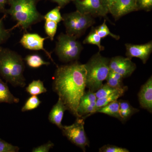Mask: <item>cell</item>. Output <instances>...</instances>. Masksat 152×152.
<instances>
[{
	"instance_id": "e0dca14e",
	"label": "cell",
	"mask_w": 152,
	"mask_h": 152,
	"mask_svg": "<svg viewBox=\"0 0 152 152\" xmlns=\"http://www.w3.org/2000/svg\"><path fill=\"white\" fill-rule=\"evenodd\" d=\"M101 113L108 115L110 116L114 117L118 119L121 121L120 113V103L119 101L112 102L98 109L96 113Z\"/></svg>"
},
{
	"instance_id": "30bf717a",
	"label": "cell",
	"mask_w": 152,
	"mask_h": 152,
	"mask_svg": "<svg viewBox=\"0 0 152 152\" xmlns=\"http://www.w3.org/2000/svg\"><path fill=\"white\" fill-rule=\"evenodd\" d=\"M109 66L110 70L120 74L124 78L130 77L137 69L135 64L131 59L121 56L110 59Z\"/></svg>"
},
{
	"instance_id": "3957f363",
	"label": "cell",
	"mask_w": 152,
	"mask_h": 152,
	"mask_svg": "<svg viewBox=\"0 0 152 152\" xmlns=\"http://www.w3.org/2000/svg\"><path fill=\"white\" fill-rule=\"evenodd\" d=\"M24 60L16 52L0 48V76L14 87L26 86Z\"/></svg>"
},
{
	"instance_id": "7402d4cb",
	"label": "cell",
	"mask_w": 152,
	"mask_h": 152,
	"mask_svg": "<svg viewBox=\"0 0 152 152\" xmlns=\"http://www.w3.org/2000/svg\"><path fill=\"white\" fill-rule=\"evenodd\" d=\"M102 39L96 31L95 28L92 27L89 34L86 37L83 42L84 44H92L99 48V52L104 50V48L101 45Z\"/></svg>"
},
{
	"instance_id": "4fadbf2b",
	"label": "cell",
	"mask_w": 152,
	"mask_h": 152,
	"mask_svg": "<svg viewBox=\"0 0 152 152\" xmlns=\"http://www.w3.org/2000/svg\"><path fill=\"white\" fill-rule=\"evenodd\" d=\"M139 103L142 108L152 113V77L141 87L138 94Z\"/></svg>"
},
{
	"instance_id": "cb8c5ba5",
	"label": "cell",
	"mask_w": 152,
	"mask_h": 152,
	"mask_svg": "<svg viewBox=\"0 0 152 152\" xmlns=\"http://www.w3.org/2000/svg\"><path fill=\"white\" fill-rule=\"evenodd\" d=\"M96 31L101 39H104L107 36H110L116 40L119 39L120 36L114 34L111 32L107 26L106 24V20H104V23L100 26L95 28Z\"/></svg>"
},
{
	"instance_id": "d6a6232c",
	"label": "cell",
	"mask_w": 152,
	"mask_h": 152,
	"mask_svg": "<svg viewBox=\"0 0 152 152\" xmlns=\"http://www.w3.org/2000/svg\"><path fill=\"white\" fill-rule=\"evenodd\" d=\"M54 144L50 141H49L46 143L41 145L33 149L32 152H48L50 149L53 148Z\"/></svg>"
},
{
	"instance_id": "1f68e13d",
	"label": "cell",
	"mask_w": 152,
	"mask_h": 152,
	"mask_svg": "<svg viewBox=\"0 0 152 152\" xmlns=\"http://www.w3.org/2000/svg\"><path fill=\"white\" fill-rule=\"evenodd\" d=\"M138 10H143L148 12L152 9V0H137Z\"/></svg>"
},
{
	"instance_id": "83f0119b",
	"label": "cell",
	"mask_w": 152,
	"mask_h": 152,
	"mask_svg": "<svg viewBox=\"0 0 152 152\" xmlns=\"http://www.w3.org/2000/svg\"><path fill=\"white\" fill-rule=\"evenodd\" d=\"M118 88H115L110 86L107 83L103 84L102 86L95 92L97 99H102L113 93Z\"/></svg>"
},
{
	"instance_id": "ffe728a7",
	"label": "cell",
	"mask_w": 152,
	"mask_h": 152,
	"mask_svg": "<svg viewBox=\"0 0 152 152\" xmlns=\"http://www.w3.org/2000/svg\"><path fill=\"white\" fill-rule=\"evenodd\" d=\"M26 90L27 92L31 96H37L47 92L43 82L40 80H33L26 88Z\"/></svg>"
},
{
	"instance_id": "5b68a950",
	"label": "cell",
	"mask_w": 152,
	"mask_h": 152,
	"mask_svg": "<svg viewBox=\"0 0 152 152\" xmlns=\"http://www.w3.org/2000/svg\"><path fill=\"white\" fill-rule=\"evenodd\" d=\"M77 39L61 33L57 37L55 52L59 60L68 63L77 61L83 47Z\"/></svg>"
},
{
	"instance_id": "f546056e",
	"label": "cell",
	"mask_w": 152,
	"mask_h": 152,
	"mask_svg": "<svg viewBox=\"0 0 152 152\" xmlns=\"http://www.w3.org/2000/svg\"><path fill=\"white\" fill-rule=\"evenodd\" d=\"M20 148L0 139V152H18Z\"/></svg>"
},
{
	"instance_id": "7c38bea8",
	"label": "cell",
	"mask_w": 152,
	"mask_h": 152,
	"mask_svg": "<svg viewBox=\"0 0 152 152\" xmlns=\"http://www.w3.org/2000/svg\"><path fill=\"white\" fill-rule=\"evenodd\" d=\"M125 46L126 55L128 58L131 59L134 57L139 58L144 64L147 62L152 51L151 41L143 45L126 44Z\"/></svg>"
},
{
	"instance_id": "8992f818",
	"label": "cell",
	"mask_w": 152,
	"mask_h": 152,
	"mask_svg": "<svg viewBox=\"0 0 152 152\" xmlns=\"http://www.w3.org/2000/svg\"><path fill=\"white\" fill-rule=\"evenodd\" d=\"M62 17L66 34L77 39L83 36L86 31L95 23L92 16L89 14L82 13L77 10L64 14Z\"/></svg>"
},
{
	"instance_id": "2e32d148",
	"label": "cell",
	"mask_w": 152,
	"mask_h": 152,
	"mask_svg": "<svg viewBox=\"0 0 152 152\" xmlns=\"http://www.w3.org/2000/svg\"><path fill=\"white\" fill-rule=\"evenodd\" d=\"M19 102L20 99L11 93L7 83L0 79V103L11 104L18 103Z\"/></svg>"
},
{
	"instance_id": "ac0fdd59",
	"label": "cell",
	"mask_w": 152,
	"mask_h": 152,
	"mask_svg": "<svg viewBox=\"0 0 152 152\" xmlns=\"http://www.w3.org/2000/svg\"><path fill=\"white\" fill-rule=\"evenodd\" d=\"M120 113L122 122L124 123L132 115L139 112L138 109L135 108L128 101L119 100Z\"/></svg>"
},
{
	"instance_id": "e575fe53",
	"label": "cell",
	"mask_w": 152,
	"mask_h": 152,
	"mask_svg": "<svg viewBox=\"0 0 152 152\" xmlns=\"http://www.w3.org/2000/svg\"><path fill=\"white\" fill-rule=\"evenodd\" d=\"M9 0H0V13H6V5Z\"/></svg>"
},
{
	"instance_id": "836d02e7",
	"label": "cell",
	"mask_w": 152,
	"mask_h": 152,
	"mask_svg": "<svg viewBox=\"0 0 152 152\" xmlns=\"http://www.w3.org/2000/svg\"><path fill=\"white\" fill-rule=\"evenodd\" d=\"M51 1L57 3L58 6L61 8H63L68 4H69L71 2L73 1V0H49Z\"/></svg>"
},
{
	"instance_id": "5bb4252c",
	"label": "cell",
	"mask_w": 152,
	"mask_h": 152,
	"mask_svg": "<svg viewBox=\"0 0 152 152\" xmlns=\"http://www.w3.org/2000/svg\"><path fill=\"white\" fill-rule=\"evenodd\" d=\"M66 110H67L66 107L61 99L58 98V102L53 106L49 114V121L61 130L64 126L62 124V121Z\"/></svg>"
},
{
	"instance_id": "ba28073f",
	"label": "cell",
	"mask_w": 152,
	"mask_h": 152,
	"mask_svg": "<svg viewBox=\"0 0 152 152\" xmlns=\"http://www.w3.org/2000/svg\"><path fill=\"white\" fill-rule=\"evenodd\" d=\"M77 10L92 16L105 17L109 12L104 6L102 0H73Z\"/></svg>"
},
{
	"instance_id": "4316f807",
	"label": "cell",
	"mask_w": 152,
	"mask_h": 152,
	"mask_svg": "<svg viewBox=\"0 0 152 152\" xmlns=\"http://www.w3.org/2000/svg\"><path fill=\"white\" fill-rule=\"evenodd\" d=\"M96 100L97 98L95 93L88 90L87 92L85 91L82 96L79 105L96 104Z\"/></svg>"
},
{
	"instance_id": "484cf974",
	"label": "cell",
	"mask_w": 152,
	"mask_h": 152,
	"mask_svg": "<svg viewBox=\"0 0 152 152\" xmlns=\"http://www.w3.org/2000/svg\"><path fill=\"white\" fill-rule=\"evenodd\" d=\"M61 8L58 6L48 12L44 15V20H50L58 23L62 21L63 17L60 12Z\"/></svg>"
},
{
	"instance_id": "7a4b0ae2",
	"label": "cell",
	"mask_w": 152,
	"mask_h": 152,
	"mask_svg": "<svg viewBox=\"0 0 152 152\" xmlns=\"http://www.w3.org/2000/svg\"><path fill=\"white\" fill-rule=\"evenodd\" d=\"M41 0H9L10 8L6 10L5 14L10 15L16 22L11 31L20 28L27 32L33 25L44 20V15L37 9V5Z\"/></svg>"
},
{
	"instance_id": "d6986e66",
	"label": "cell",
	"mask_w": 152,
	"mask_h": 152,
	"mask_svg": "<svg viewBox=\"0 0 152 152\" xmlns=\"http://www.w3.org/2000/svg\"><path fill=\"white\" fill-rule=\"evenodd\" d=\"M27 65L32 69H37L43 66L50 65V63L44 61L39 55L33 54L27 55L24 59Z\"/></svg>"
},
{
	"instance_id": "9a60e30c",
	"label": "cell",
	"mask_w": 152,
	"mask_h": 152,
	"mask_svg": "<svg viewBox=\"0 0 152 152\" xmlns=\"http://www.w3.org/2000/svg\"><path fill=\"white\" fill-rule=\"evenodd\" d=\"M128 90L127 86H124L121 88L118 89L113 93L105 97L102 99H97L96 102V111L98 109L110 103L118 100L119 98L122 96Z\"/></svg>"
},
{
	"instance_id": "277c9868",
	"label": "cell",
	"mask_w": 152,
	"mask_h": 152,
	"mask_svg": "<svg viewBox=\"0 0 152 152\" xmlns=\"http://www.w3.org/2000/svg\"><path fill=\"white\" fill-rule=\"evenodd\" d=\"M110 59L103 57L99 52L94 55L86 64V87L96 92L103 84L108 75Z\"/></svg>"
},
{
	"instance_id": "6da1fadb",
	"label": "cell",
	"mask_w": 152,
	"mask_h": 152,
	"mask_svg": "<svg viewBox=\"0 0 152 152\" xmlns=\"http://www.w3.org/2000/svg\"><path fill=\"white\" fill-rule=\"evenodd\" d=\"M56 67L53 77V89L67 110L79 118L77 109L86 87L85 64L75 61Z\"/></svg>"
},
{
	"instance_id": "603a6c76",
	"label": "cell",
	"mask_w": 152,
	"mask_h": 152,
	"mask_svg": "<svg viewBox=\"0 0 152 152\" xmlns=\"http://www.w3.org/2000/svg\"><path fill=\"white\" fill-rule=\"evenodd\" d=\"M42 103L37 96H31L26 101L21 109V111L25 112L32 110L37 108Z\"/></svg>"
},
{
	"instance_id": "d4e9b609",
	"label": "cell",
	"mask_w": 152,
	"mask_h": 152,
	"mask_svg": "<svg viewBox=\"0 0 152 152\" xmlns=\"http://www.w3.org/2000/svg\"><path fill=\"white\" fill-rule=\"evenodd\" d=\"M45 20L44 28H45V32L51 41H53L55 36L56 34L58 23L50 20Z\"/></svg>"
},
{
	"instance_id": "44dd1931",
	"label": "cell",
	"mask_w": 152,
	"mask_h": 152,
	"mask_svg": "<svg viewBox=\"0 0 152 152\" xmlns=\"http://www.w3.org/2000/svg\"><path fill=\"white\" fill-rule=\"evenodd\" d=\"M124 78L120 74L110 70L108 75L106 79L107 84L115 88H120L124 86Z\"/></svg>"
},
{
	"instance_id": "d590c367",
	"label": "cell",
	"mask_w": 152,
	"mask_h": 152,
	"mask_svg": "<svg viewBox=\"0 0 152 152\" xmlns=\"http://www.w3.org/2000/svg\"><path fill=\"white\" fill-rule=\"evenodd\" d=\"M115 1L116 0H102L104 6L108 12L109 9Z\"/></svg>"
},
{
	"instance_id": "9c48e42d",
	"label": "cell",
	"mask_w": 152,
	"mask_h": 152,
	"mask_svg": "<svg viewBox=\"0 0 152 152\" xmlns=\"http://www.w3.org/2000/svg\"><path fill=\"white\" fill-rule=\"evenodd\" d=\"M48 37H43L36 33H25L22 36L20 43L25 48L31 50H42L52 62L57 66L52 58L51 53L44 48V42Z\"/></svg>"
},
{
	"instance_id": "52a82bcc",
	"label": "cell",
	"mask_w": 152,
	"mask_h": 152,
	"mask_svg": "<svg viewBox=\"0 0 152 152\" xmlns=\"http://www.w3.org/2000/svg\"><path fill=\"white\" fill-rule=\"evenodd\" d=\"M73 124L69 126H63L61 130L63 134L71 142L86 151V147H89L90 142L87 137L84 129L83 118H76Z\"/></svg>"
},
{
	"instance_id": "f1b7e54d",
	"label": "cell",
	"mask_w": 152,
	"mask_h": 152,
	"mask_svg": "<svg viewBox=\"0 0 152 152\" xmlns=\"http://www.w3.org/2000/svg\"><path fill=\"white\" fill-rule=\"evenodd\" d=\"M12 31L5 27L3 18H0V48L2 44L5 42L10 37Z\"/></svg>"
},
{
	"instance_id": "4dcf8cb0",
	"label": "cell",
	"mask_w": 152,
	"mask_h": 152,
	"mask_svg": "<svg viewBox=\"0 0 152 152\" xmlns=\"http://www.w3.org/2000/svg\"><path fill=\"white\" fill-rule=\"evenodd\" d=\"M100 152H129L127 149L114 145H106L99 149Z\"/></svg>"
},
{
	"instance_id": "8fae6325",
	"label": "cell",
	"mask_w": 152,
	"mask_h": 152,
	"mask_svg": "<svg viewBox=\"0 0 152 152\" xmlns=\"http://www.w3.org/2000/svg\"><path fill=\"white\" fill-rule=\"evenodd\" d=\"M137 0H116L109 10L115 20L133 12L137 11Z\"/></svg>"
}]
</instances>
